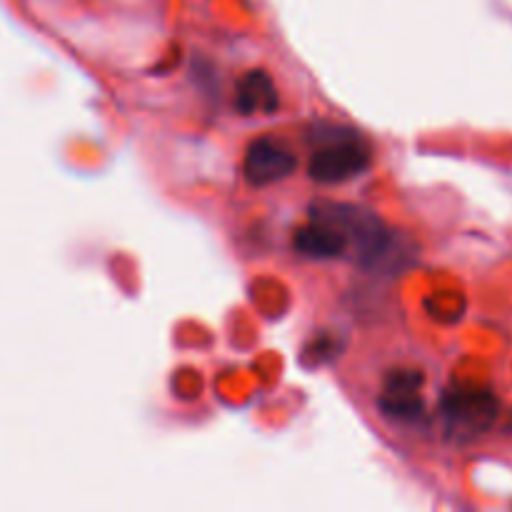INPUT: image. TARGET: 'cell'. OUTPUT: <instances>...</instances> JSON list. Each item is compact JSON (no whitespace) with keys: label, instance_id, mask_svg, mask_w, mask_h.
Instances as JSON below:
<instances>
[{"label":"cell","instance_id":"obj_1","mask_svg":"<svg viewBox=\"0 0 512 512\" xmlns=\"http://www.w3.org/2000/svg\"><path fill=\"white\" fill-rule=\"evenodd\" d=\"M313 218L328 220L348 240V245L358 248L360 260L365 265H378L395 250V238L380 223V218L360 205L350 203H320L313 208Z\"/></svg>","mask_w":512,"mask_h":512},{"label":"cell","instance_id":"obj_2","mask_svg":"<svg viewBox=\"0 0 512 512\" xmlns=\"http://www.w3.org/2000/svg\"><path fill=\"white\" fill-rule=\"evenodd\" d=\"M370 165V148L353 130L330 128L320 133L318 148L310 155L308 173L318 183H345L365 173Z\"/></svg>","mask_w":512,"mask_h":512},{"label":"cell","instance_id":"obj_3","mask_svg":"<svg viewBox=\"0 0 512 512\" xmlns=\"http://www.w3.org/2000/svg\"><path fill=\"white\" fill-rule=\"evenodd\" d=\"M445 428L450 435L460 440H470L475 435L485 433L498 418V400L490 390L468 388V385H455L443 395L440 403Z\"/></svg>","mask_w":512,"mask_h":512},{"label":"cell","instance_id":"obj_4","mask_svg":"<svg viewBox=\"0 0 512 512\" xmlns=\"http://www.w3.org/2000/svg\"><path fill=\"white\" fill-rule=\"evenodd\" d=\"M295 155L288 145H283L275 138H255L248 145L245 153L243 170L248 183L253 185H270L278 180L288 178L295 170Z\"/></svg>","mask_w":512,"mask_h":512},{"label":"cell","instance_id":"obj_5","mask_svg":"<svg viewBox=\"0 0 512 512\" xmlns=\"http://www.w3.org/2000/svg\"><path fill=\"white\" fill-rule=\"evenodd\" d=\"M423 375L413 370H398L385 383L380 395V410L393 420H415L423 413Z\"/></svg>","mask_w":512,"mask_h":512},{"label":"cell","instance_id":"obj_6","mask_svg":"<svg viewBox=\"0 0 512 512\" xmlns=\"http://www.w3.org/2000/svg\"><path fill=\"white\" fill-rule=\"evenodd\" d=\"M348 248L350 245L345 235L335 225H330L328 220L310 218V223L295 233V250L305 258L333 260L348 253Z\"/></svg>","mask_w":512,"mask_h":512},{"label":"cell","instance_id":"obj_7","mask_svg":"<svg viewBox=\"0 0 512 512\" xmlns=\"http://www.w3.org/2000/svg\"><path fill=\"white\" fill-rule=\"evenodd\" d=\"M278 90L263 70H248L238 80L235 90V108L243 115H270L278 110Z\"/></svg>","mask_w":512,"mask_h":512}]
</instances>
